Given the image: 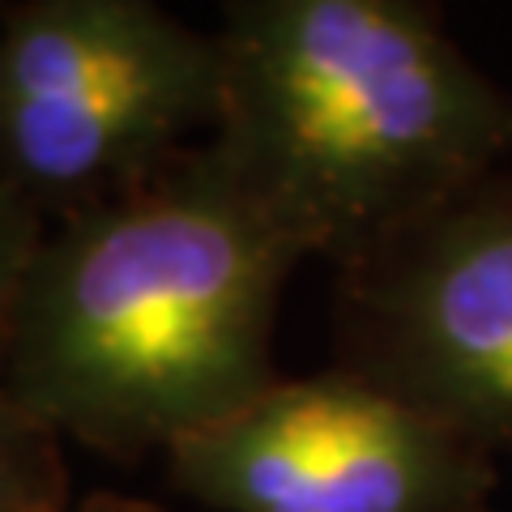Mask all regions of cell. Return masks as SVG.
Here are the masks:
<instances>
[{
    "label": "cell",
    "instance_id": "6da1fadb",
    "mask_svg": "<svg viewBox=\"0 0 512 512\" xmlns=\"http://www.w3.org/2000/svg\"><path fill=\"white\" fill-rule=\"evenodd\" d=\"M308 261L214 141L47 227L5 389L111 461L171 453L282 380V286Z\"/></svg>",
    "mask_w": 512,
    "mask_h": 512
},
{
    "label": "cell",
    "instance_id": "7a4b0ae2",
    "mask_svg": "<svg viewBox=\"0 0 512 512\" xmlns=\"http://www.w3.org/2000/svg\"><path fill=\"white\" fill-rule=\"evenodd\" d=\"M214 150L295 244L350 269L512 158V90L414 0H235Z\"/></svg>",
    "mask_w": 512,
    "mask_h": 512
},
{
    "label": "cell",
    "instance_id": "3957f363",
    "mask_svg": "<svg viewBox=\"0 0 512 512\" xmlns=\"http://www.w3.org/2000/svg\"><path fill=\"white\" fill-rule=\"evenodd\" d=\"M218 35L150 0L0 9V184L52 222L116 201L214 137Z\"/></svg>",
    "mask_w": 512,
    "mask_h": 512
},
{
    "label": "cell",
    "instance_id": "277c9868",
    "mask_svg": "<svg viewBox=\"0 0 512 512\" xmlns=\"http://www.w3.org/2000/svg\"><path fill=\"white\" fill-rule=\"evenodd\" d=\"M175 491L214 512H491L487 448L333 363L163 457Z\"/></svg>",
    "mask_w": 512,
    "mask_h": 512
},
{
    "label": "cell",
    "instance_id": "5b68a950",
    "mask_svg": "<svg viewBox=\"0 0 512 512\" xmlns=\"http://www.w3.org/2000/svg\"><path fill=\"white\" fill-rule=\"evenodd\" d=\"M338 363L512 457V163L338 274Z\"/></svg>",
    "mask_w": 512,
    "mask_h": 512
},
{
    "label": "cell",
    "instance_id": "8992f818",
    "mask_svg": "<svg viewBox=\"0 0 512 512\" xmlns=\"http://www.w3.org/2000/svg\"><path fill=\"white\" fill-rule=\"evenodd\" d=\"M64 504V436L0 384V512H60Z\"/></svg>",
    "mask_w": 512,
    "mask_h": 512
},
{
    "label": "cell",
    "instance_id": "52a82bcc",
    "mask_svg": "<svg viewBox=\"0 0 512 512\" xmlns=\"http://www.w3.org/2000/svg\"><path fill=\"white\" fill-rule=\"evenodd\" d=\"M43 239H47V218L30 201H22L18 192L0 184V384H5L22 295Z\"/></svg>",
    "mask_w": 512,
    "mask_h": 512
},
{
    "label": "cell",
    "instance_id": "ba28073f",
    "mask_svg": "<svg viewBox=\"0 0 512 512\" xmlns=\"http://www.w3.org/2000/svg\"><path fill=\"white\" fill-rule=\"evenodd\" d=\"M60 512H167V508L146 500H124V495H111V491H94L86 500H69Z\"/></svg>",
    "mask_w": 512,
    "mask_h": 512
}]
</instances>
